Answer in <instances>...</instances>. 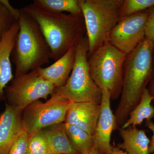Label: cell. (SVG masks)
Returning a JSON list of instances; mask_svg holds the SVG:
<instances>
[{
    "label": "cell",
    "instance_id": "cell-1",
    "mask_svg": "<svg viewBox=\"0 0 154 154\" xmlns=\"http://www.w3.org/2000/svg\"><path fill=\"white\" fill-rule=\"evenodd\" d=\"M154 52L152 42L145 37L127 55L121 99L114 114L119 128L128 120L151 80L153 75Z\"/></svg>",
    "mask_w": 154,
    "mask_h": 154
},
{
    "label": "cell",
    "instance_id": "cell-2",
    "mask_svg": "<svg viewBox=\"0 0 154 154\" xmlns=\"http://www.w3.org/2000/svg\"><path fill=\"white\" fill-rule=\"evenodd\" d=\"M22 9L38 24L51 50V59L55 61L86 35L83 16L48 12L33 3Z\"/></svg>",
    "mask_w": 154,
    "mask_h": 154
},
{
    "label": "cell",
    "instance_id": "cell-3",
    "mask_svg": "<svg viewBox=\"0 0 154 154\" xmlns=\"http://www.w3.org/2000/svg\"><path fill=\"white\" fill-rule=\"evenodd\" d=\"M19 30L11 55L15 76L28 73L48 63L51 50L37 22L20 9Z\"/></svg>",
    "mask_w": 154,
    "mask_h": 154
},
{
    "label": "cell",
    "instance_id": "cell-4",
    "mask_svg": "<svg viewBox=\"0 0 154 154\" xmlns=\"http://www.w3.org/2000/svg\"><path fill=\"white\" fill-rule=\"evenodd\" d=\"M89 43L87 35L75 46V58L71 74L63 87L54 89L52 99L72 102H91L100 104L101 90L91 78L88 62Z\"/></svg>",
    "mask_w": 154,
    "mask_h": 154
},
{
    "label": "cell",
    "instance_id": "cell-5",
    "mask_svg": "<svg viewBox=\"0 0 154 154\" xmlns=\"http://www.w3.org/2000/svg\"><path fill=\"white\" fill-rule=\"evenodd\" d=\"M124 0H80L89 43L88 57L107 41L121 18Z\"/></svg>",
    "mask_w": 154,
    "mask_h": 154
},
{
    "label": "cell",
    "instance_id": "cell-6",
    "mask_svg": "<svg viewBox=\"0 0 154 154\" xmlns=\"http://www.w3.org/2000/svg\"><path fill=\"white\" fill-rule=\"evenodd\" d=\"M126 56L107 41L88 57L92 79L101 91L108 90L111 100L118 99L121 95Z\"/></svg>",
    "mask_w": 154,
    "mask_h": 154
},
{
    "label": "cell",
    "instance_id": "cell-7",
    "mask_svg": "<svg viewBox=\"0 0 154 154\" xmlns=\"http://www.w3.org/2000/svg\"><path fill=\"white\" fill-rule=\"evenodd\" d=\"M55 88L39 75L36 69L14 77L11 85L5 88V94L8 104L23 111L35 101L47 99L53 94Z\"/></svg>",
    "mask_w": 154,
    "mask_h": 154
},
{
    "label": "cell",
    "instance_id": "cell-8",
    "mask_svg": "<svg viewBox=\"0 0 154 154\" xmlns=\"http://www.w3.org/2000/svg\"><path fill=\"white\" fill-rule=\"evenodd\" d=\"M70 103L50 98L44 103L38 100L31 103L22 111L24 131L30 136L47 127L65 122Z\"/></svg>",
    "mask_w": 154,
    "mask_h": 154
},
{
    "label": "cell",
    "instance_id": "cell-9",
    "mask_svg": "<svg viewBox=\"0 0 154 154\" xmlns=\"http://www.w3.org/2000/svg\"><path fill=\"white\" fill-rule=\"evenodd\" d=\"M148 15L147 9L121 17L110 31L107 41L127 55L145 37V29Z\"/></svg>",
    "mask_w": 154,
    "mask_h": 154
},
{
    "label": "cell",
    "instance_id": "cell-10",
    "mask_svg": "<svg viewBox=\"0 0 154 154\" xmlns=\"http://www.w3.org/2000/svg\"><path fill=\"white\" fill-rule=\"evenodd\" d=\"M100 112L93 136L94 146L102 154H110L113 146L110 144L111 134L119 129L115 115L110 107V93L106 89L102 90Z\"/></svg>",
    "mask_w": 154,
    "mask_h": 154
},
{
    "label": "cell",
    "instance_id": "cell-11",
    "mask_svg": "<svg viewBox=\"0 0 154 154\" xmlns=\"http://www.w3.org/2000/svg\"><path fill=\"white\" fill-rule=\"evenodd\" d=\"M22 111L7 103L0 116V154H8L23 131Z\"/></svg>",
    "mask_w": 154,
    "mask_h": 154
},
{
    "label": "cell",
    "instance_id": "cell-12",
    "mask_svg": "<svg viewBox=\"0 0 154 154\" xmlns=\"http://www.w3.org/2000/svg\"><path fill=\"white\" fill-rule=\"evenodd\" d=\"M100 112V104L71 102L65 123L79 127L93 137Z\"/></svg>",
    "mask_w": 154,
    "mask_h": 154
},
{
    "label": "cell",
    "instance_id": "cell-13",
    "mask_svg": "<svg viewBox=\"0 0 154 154\" xmlns=\"http://www.w3.org/2000/svg\"><path fill=\"white\" fill-rule=\"evenodd\" d=\"M19 30L18 20L0 41V101L5 98V90L7 85L14 78L10 58Z\"/></svg>",
    "mask_w": 154,
    "mask_h": 154
},
{
    "label": "cell",
    "instance_id": "cell-14",
    "mask_svg": "<svg viewBox=\"0 0 154 154\" xmlns=\"http://www.w3.org/2000/svg\"><path fill=\"white\" fill-rule=\"evenodd\" d=\"M75 58V47L71 48L61 57L46 68L37 69L39 75L55 88L63 87L71 73Z\"/></svg>",
    "mask_w": 154,
    "mask_h": 154
},
{
    "label": "cell",
    "instance_id": "cell-15",
    "mask_svg": "<svg viewBox=\"0 0 154 154\" xmlns=\"http://www.w3.org/2000/svg\"><path fill=\"white\" fill-rule=\"evenodd\" d=\"M119 130L123 142L118 144V148L125 150L128 154H149L150 140L147 136L145 131L133 126L125 128H120Z\"/></svg>",
    "mask_w": 154,
    "mask_h": 154
},
{
    "label": "cell",
    "instance_id": "cell-16",
    "mask_svg": "<svg viewBox=\"0 0 154 154\" xmlns=\"http://www.w3.org/2000/svg\"><path fill=\"white\" fill-rule=\"evenodd\" d=\"M48 143V154H80L72 146L66 131L65 123L55 125L45 130Z\"/></svg>",
    "mask_w": 154,
    "mask_h": 154
},
{
    "label": "cell",
    "instance_id": "cell-17",
    "mask_svg": "<svg viewBox=\"0 0 154 154\" xmlns=\"http://www.w3.org/2000/svg\"><path fill=\"white\" fill-rule=\"evenodd\" d=\"M152 98L147 88L144 91L138 104L130 113L128 119L121 128L140 125L144 120H151L154 117V107L152 105Z\"/></svg>",
    "mask_w": 154,
    "mask_h": 154
},
{
    "label": "cell",
    "instance_id": "cell-18",
    "mask_svg": "<svg viewBox=\"0 0 154 154\" xmlns=\"http://www.w3.org/2000/svg\"><path fill=\"white\" fill-rule=\"evenodd\" d=\"M33 4L39 8L54 13H64L83 16L80 0H34Z\"/></svg>",
    "mask_w": 154,
    "mask_h": 154
},
{
    "label": "cell",
    "instance_id": "cell-19",
    "mask_svg": "<svg viewBox=\"0 0 154 154\" xmlns=\"http://www.w3.org/2000/svg\"><path fill=\"white\" fill-rule=\"evenodd\" d=\"M66 131L73 147L82 154L94 146L93 137L79 127L65 123Z\"/></svg>",
    "mask_w": 154,
    "mask_h": 154
},
{
    "label": "cell",
    "instance_id": "cell-20",
    "mask_svg": "<svg viewBox=\"0 0 154 154\" xmlns=\"http://www.w3.org/2000/svg\"><path fill=\"white\" fill-rule=\"evenodd\" d=\"M20 9L15 8L8 0H0V41L19 20Z\"/></svg>",
    "mask_w": 154,
    "mask_h": 154
},
{
    "label": "cell",
    "instance_id": "cell-21",
    "mask_svg": "<svg viewBox=\"0 0 154 154\" xmlns=\"http://www.w3.org/2000/svg\"><path fill=\"white\" fill-rule=\"evenodd\" d=\"M154 6V0H124L121 17L147 10Z\"/></svg>",
    "mask_w": 154,
    "mask_h": 154
},
{
    "label": "cell",
    "instance_id": "cell-22",
    "mask_svg": "<svg viewBox=\"0 0 154 154\" xmlns=\"http://www.w3.org/2000/svg\"><path fill=\"white\" fill-rule=\"evenodd\" d=\"M28 145L29 154H48V143L44 130L30 136Z\"/></svg>",
    "mask_w": 154,
    "mask_h": 154
},
{
    "label": "cell",
    "instance_id": "cell-23",
    "mask_svg": "<svg viewBox=\"0 0 154 154\" xmlns=\"http://www.w3.org/2000/svg\"><path fill=\"white\" fill-rule=\"evenodd\" d=\"M29 137L26 132L23 131L15 141L8 154H29Z\"/></svg>",
    "mask_w": 154,
    "mask_h": 154
},
{
    "label": "cell",
    "instance_id": "cell-24",
    "mask_svg": "<svg viewBox=\"0 0 154 154\" xmlns=\"http://www.w3.org/2000/svg\"><path fill=\"white\" fill-rule=\"evenodd\" d=\"M149 15L146 23L145 34L146 38L152 41L154 46V6L148 9Z\"/></svg>",
    "mask_w": 154,
    "mask_h": 154
},
{
    "label": "cell",
    "instance_id": "cell-25",
    "mask_svg": "<svg viewBox=\"0 0 154 154\" xmlns=\"http://www.w3.org/2000/svg\"><path fill=\"white\" fill-rule=\"evenodd\" d=\"M146 126L152 131L153 132L152 136L150 142L149 146V154L154 153V123L152 120L146 121Z\"/></svg>",
    "mask_w": 154,
    "mask_h": 154
},
{
    "label": "cell",
    "instance_id": "cell-26",
    "mask_svg": "<svg viewBox=\"0 0 154 154\" xmlns=\"http://www.w3.org/2000/svg\"><path fill=\"white\" fill-rule=\"evenodd\" d=\"M148 90L149 92V94L152 98V102L154 103V52L153 55V75L152 77L150 82L148 85Z\"/></svg>",
    "mask_w": 154,
    "mask_h": 154
},
{
    "label": "cell",
    "instance_id": "cell-27",
    "mask_svg": "<svg viewBox=\"0 0 154 154\" xmlns=\"http://www.w3.org/2000/svg\"><path fill=\"white\" fill-rule=\"evenodd\" d=\"M110 154H128L126 152L123 151V150L119 149L118 147L113 146L112 151Z\"/></svg>",
    "mask_w": 154,
    "mask_h": 154
},
{
    "label": "cell",
    "instance_id": "cell-28",
    "mask_svg": "<svg viewBox=\"0 0 154 154\" xmlns=\"http://www.w3.org/2000/svg\"><path fill=\"white\" fill-rule=\"evenodd\" d=\"M82 154H102L98 150L96 149L95 148V147L94 146H93L92 147L86 151V152H84Z\"/></svg>",
    "mask_w": 154,
    "mask_h": 154
},
{
    "label": "cell",
    "instance_id": "cell-29",
    "mask_svg": "<svg viewBox=\"0 0 154 154\" xmlns=\"http://www.w3.org/2000/svg\"></svg>",
    "mask_w": 154,
    "mask_h": 154
}]
</instances>
